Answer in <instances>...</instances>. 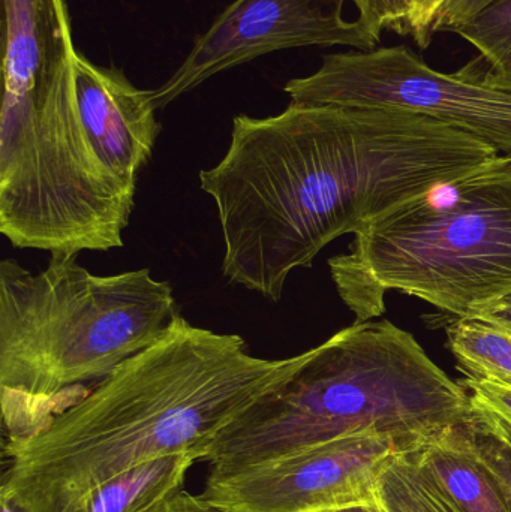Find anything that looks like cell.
Wrapping results in <instances>:
<instances>
[{
	"mask_svg": "<svg viewBox=\"0 0 511 512\" xmlns=\"http://www.w3.org/2000/svg\"><path fill=\"white\" fill-rule=\"evenodd\" d=\"M485 141L410 111L290 102L234 117L224 158L200 171L233 285L279 303L324 248L444 183L500 162Z\"/></svg>",
	"mask_w": 511,
	"mask_h": 512,
	"instance_id": "1",
	"label": "cell"
},
{
	"mask_svg": "<svg viewBox=\"0 0 511 512\" xmlns=\"http://www.w3.org/2000/svg\"><path fill=\"white\" fill-rule=\"evenodd\" d=\"M311 349L284 360L249 352L239 334L176 313L164 333L30 438L5 445L2 486L29 512H71L141 463L192 453L291 378Z\"/></svg>",
	"mask_w": 511,
	"mask_h": 512,
	"instance_id": "2",
	"label": "cell"
},
{
	"mask_svg": "<svg viewBox=\"0 0 511 512\" xmlns=\"http://www.w3.org/2000/svg\"><path fill=\"white\" fill-rule=\"evenodd\" d=\"M152 90L78 54L75 86L0 113V233L50 255L125 245L161 125Z\"/></svg>",
	"mask_w": 511,
	"mask_h": 512,
	"instance_id": "3",
	"label": "cell"
},
{
	"mask_svg": "<svg viewBox=\"0 0 511 512\" xmlns=\"http://www.w3.org/2000/svg\"><path fill=\"white\" fill-rule=\"evenodd\" d=\"M471 421L470 396L413 334L390 321L356 322L311 349L306 363L225 426L204 450L221 480L363 430L404 451Z\"/></svg>",
	"mask_w": 511,
	"mask_h": 512,
	"instance_id": "4",
	"label": "cell"
},
{
	"mask_svg": "<svg viewBox=\"0 0 511 512\" xmlns=\"http://www.w3.org/2000/svg\"><path fill=\"white\" fill-rule=\"evenodd\" d=\"M38 273L0 262V405L8 441L44 429L120 364L152 345L176 315L167 280L138 268L96 276L78 255H50Z\"/></svg>",
	"mask_w": 511,
	"mask_h": 512,
	"instance_id": "5",
	"label": "cell"
},
{
	"mask_svg": "<svg viewBox=\"0 0 511 512\" xmlns=\"http://www.w3.org/2000/svg\"><path fill=\"white\" fill-rule=\"evenodd\" d=\"M356 322L386 310L398 291L473 318L511 295V158L384 213L329 259Z\"/></svg>",
	"mask_w": 511,
	"mask_h": 512,
	"instance_id": "6",
	"label": "cell"
},
{
	"mask_svg": "<svg viewBox=\"0 0 511 512\" xmlns=\"http://www.w3.org/2000/svg\"><path fill=\"white\" fill-rule=\"evenodd\" d=\"M291 102L393 108L467 132L511 158V93L467 69L437 71L405 45L329 54L308 77L285 86Z\"/></svg>",
	"mask_w": 511,
	"mask_h": 512,
	"instance_id": "7",
	"label": "cell"
},
{
	"mask_svg": "<svg viewBox=\"0 0 511 512\" xmlns=\"http://www.w3.org/2000/svg\"><path fill=\"white\" fill-rule=\"evenodd\" d=\"M402 451L389 433L363 430L207 480L201 496L225 512H335L372 505L384 471Z\"/></svg>",
	"mask_w": 511,
	"mask_h": 512,
	"instance_id": "8",
	"label": "cell"
},
{
	"mask_svg": "<svg viewBox=\"0 0 511 512\" xmlns=\"http://www.w3.org/2000/svg\"><path fill=\"white\" fill-rule=\"evenodd\" d=\"M345 0H236L195 42L176 72L152 90L156 110L197 89L213 75L273 51L344 45L377 48L362 21L344 18Z\"/></svg>",
	"mask_w": 511,
	"mask_h": 512,
	"instance_id": "9",
	"label": "cell"
},
{
	"mask_svg": "<svg viewBox=\"0 0 511 512\" xmlns=\"http://www.w3.org/2000/svg\"><path fill=\"white\" fill-rule=\"evenodd\" d=\"M408 451L462 511L510 512L474 451L468 424L450 427Z\"/></svg>",
	"mask_w": 511,
	"mask_h": 512,
	"instance_id": "10",
	"label": "cell"
},
{
	"mask_svg": "<svg viewBox=\"0 0 511 512\" xmlns=\"http://www.w3.org/2000/svg\"><path fill=\"white\" fill-rule=\"evenodd\" d=\"M195 463L192 453L141 463L96 487L71 512H150L182 492Z\"/></svg>",
	"mask_w": 511,
	"mask_h": 512,
	"instance_id": "11",
	"label": "cell"
},
{
	"mask_svg": "<svg viewBox=\"0 0 511 512\" xmlns=\"http://www.w3.org/2000/svg\"><path fill=\"white\" fill-rule=\"evenodd\" d=\"M452 32L479 51L465 69L486 86L511 93V0H494Z\"/></svg>",
	"mask_w": 511,
	"mask_h": 512,
	"instance_id": "12",
	"label": "cell"
},
{
	"mask_svg": "<svg viewBox=\"0 0 511 512\" xmlns=\"http://www.w3.org/2000/svg\"><path fill=\"white\" fill-rule=\"evenodd\" d=\"M447 339L465 378L511 385V333L479 318H455Z\"/></svg>",
	"mask_w": 511,
	"mask_h": 512,
	"instance_id": "13",
	"label": "cell"
},
{
	"mask_svg": "<svg viewBox=\"0 0 511 512\" xmlns=\"http://www.w3.org/2000/svg\"><path fill=\"white\" fill-rule=\"evenodd\" d=\"M377 505L381 512H440L408 451L399 453L384 471L378 483Z\"/></svg>",
	"mask_w": 511,
	"mask_h": 512,
	"instance_id": "14",
	"label": "cell"
},
{
	"mask_svg": "<svg viewBox=\"0 0 511 512\" xmlns=\"http://www.w3.org/2000/svg\"><path fill=\"white\" fill-rule=\"evenodd\" d=\"M468 433L474 451L482 465L488 469L495 484L500 489L507 508L511 512V450L500 439L486 432L476 421L468 423Z\"/></svg>",
	"mask_w": 511,
	"mask_h": 512,
	"instance_id": "15",
	"label": "cell"
},
{
	"mask_svg": "<svg viewBox=\"0 0 511 512\" xmlns=\"http://www.w3.org/2000/svg\"><path fill=\"white\" fill-rule=\"evenodd\" d=\"M461 384L470 396L473 417L497 421L511 429V385L468 378Z\"/></svg>",
	"mask_w": 511,
	"mask_h": 512,
	"instance_id": "16",
	"label": "cell"
},
{
	"mask_svg": "<svg viewBox=\"0 0 511 512\" xmlns=\"http://www.w3.org/2000/svg\"><path fill=\"white\" fill-rule=\"evenodd\" d=\"M359 20L381 39L384 30L407 36L410 0H354Z\"/></svg>",
	"mask_w": 511,
	"mask_h": 512,
	"instance_id": "17",
	"label": "cell"
},
{
	"mask_svg": "<svg viewBox=\"0 0 511 512\" xmlns=\"http://www.w3.org/2000/svg\"><path fill=\"white\" fill-rule=\"evenodd\" d=\"M447 0H410L407 20V36L420 48H428L434 36L435 21Z\"/></svg>",
	"mask_w": 511,
	"mask_h": 512,
	"instance_id": "18",
	"label": "cell"
},
{
	"mask_svg": "<svg viewBox=\"0 0 511 512\" xmlns=\"http://www.w3.org/2000/svg\"><path fill=\"white\" fill-rule=\"evenodd\" d=\"M492 2L494 0H447L435 21L434 32H452Z\"/></svg>",
	"mask_w": 511,
	"mask_h": 512,
	"instance_id": "19",
	"label": "cell"
},
{
	"mask_svg": "<svg viewBox=\"0 0 511 512\" xmlns=\"http://www.w3.org/2000/svg\"><path fill=\"white\" fill-rule=\"evenodd\" d=\"M150 512H225L219 508L213 507L203 496L191 495V493L182 492L174 495L173 498L165 501L164 504L156 507Z\"/></svg>",
	"mask_w": 511,
	"mask_h": 512,
	"instance_id": "20",
	"label": "cell"
},
{
	"mask_svg": "<svg viewBox=\"0 0 511 512\" xmlns=\"http://www.w3.org/2000/svg\"><path fill=\"white\" fill-rule=\"evenodd\" d=\"M473 318L482 319L488 324L511 333V295Z\"/></svg>",
	"mask_w": 511,
	"mask_h": 512,
	"instance_id": "21",
	"label": "cell"
},
{
	"mask_svg": "<svg viewBox=\"0 0 511 512\" xmlns=\"http://www.w3.org/2000/svg\"><path fill=\"white\" fill-rule=\"evenodd\" d=\"M408 453H410V451H408ZM414 462H416V460H414ZM416 465L419 466L420 474H422L423 481H425L426 489H428L429 496H431L432 502H434L435 507L438 508V511L464 512L461 510V508L458 507V505L455 504V502H453L452 498H449V496L443 492V489L438 486L437 481H435L434 478H432L431 475H429L428 472H426L425 469L419 465V463L416 462Z\"/></svg>",
	"mask_w": 511,
	"mask_h": 512,
	"instance_id": "22",
	"label": "cell"
},
{
	"mask_svg": "<svg viewBox=\"0 0 511 512\" xmlns=\"http://www.w3.org/2000/svg\"><path fill=\"white\" fill-rule=\"evenodd\" d=\"M471 420L476 421L480 427L486 430V432L494 435L495 438L503 441L504 444L511 450V429L509 427L503 426V424L497 423V421L486 420V418H477L471 415Z\"/></svg>",
	"mask_w": 511,
	"mask_h": 512,
	"instance_id": "23",
	"label": "cell"
},
{
	"mask_svg": "<svg viewBox=\"0 0 511 512\" xmlns=\"http://www.w3.org/2000/svg\"><path fill=\"white\" fill-rule=\"evenodd\" d=\"M0 505H2V512H29L26 508L21 507L17 501H15L14 496L2 486L0 489Z\"/></svg>",
	"mask_w": 511,
	"mask_h": 512,
	"instance_id": "24",
	"label": "cell"
},
{
	"mask_svg": "<svg viewBox=\"0 0 511 512\" xmlns=\"http://www.w3.org/2000/svg\"><path fill=\"white\" fill-rule=\"evenodd\" d=\"M335 512H381L378 508L377 502L372 505H359V507L345 508V510H339Z\"/></svg>",
	"mask_w": 511,
	"mask_h": 512,
	"instance_id": "25",
	"label": "cell"
}]
</instances>
